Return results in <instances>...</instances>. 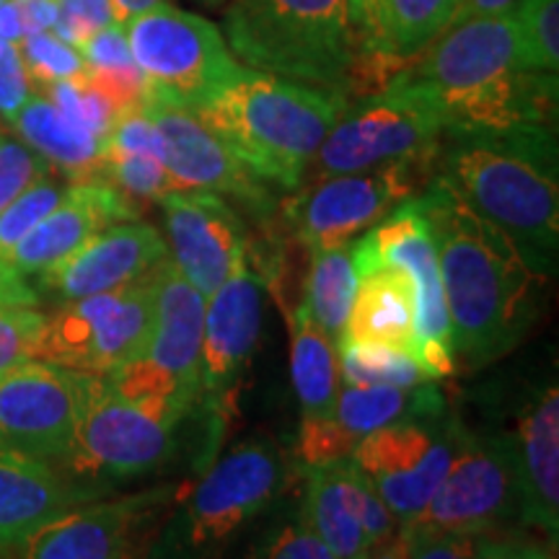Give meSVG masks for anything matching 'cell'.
I'll return each mask as SVG.
<instances>
[{
    "mask_svg": "<svg viewBox=\"0 0 559 559\" xmlns=\"http://www.w3.org/2000/svg\"><path fill=\"white\" fill-rule=\"evenodd\" d=\"M456 0H383L381 55L404 60L417 58L449 26Z\"/></svg>",
    "mask_w": 559,
    "mask_h": 559,
    "instance_id": "cell-32",
    "label": "cell"
},
{
    "mask_svg": "<svg viewBox=\"0 0 559 559\" xmlns=\"http://www.w3.org/2000/svg\"><path fill=\"white\" fill-rule=\"evenodd\" d=\"M342 485H345L349 506H353L355 519H358L362 531H366L370 547L376 549L379 544L389 542L396 534V528H400V523L394 521V515L383 506V500L379 498L373 485L362 477V472L349 459L342 461Z\"/></svg>",
    "mask_w": 559,
    "mask_h": 559,
    "instance_id": "cell-39",
    "label": "cell"
},
{
    "mask_svg": "<svg viewBox=\"0 0 559 559\" xmlns=\"http://www.w3.org/2000/svg\"><path fill=\"white\" fill-rule=\"evenodd\" d=\"M440 177L474 213L513 239L531 267L549 277L559 247L557 130L445 135Z\"/></svg>",
    "mask_w": 559,
    "mask_h": 559,
    "instance_id": "cell-3",
    "label": "cell"
},
{
    "mask_svg": "<svg viewBox=\"0 0 559 559\" xmlns=\"http://www.w3.org/2000/svg\"><path fill=\"white\" fill-rule=\"evenodd\" d=\"M177 428L124 402L104 376H96L66 464L94 477H140L171 459Z\"/></svg>",
    "mask_w": 559,
    "mask_h": 559,
    "instance_id": "cell-15",
    "label": "cell"
},
{
    "mask_svg": "<svg viewBox=\"0 0 559 559\" xmlns=\"http://www.w3.org/2000/svg\"><path fill=\"white\" fill-rule=\"evenodd\" d=\"M521 521V477L515 436H472L453 459L428 506L404 528L492 534Z\"/></svg>",
    "mask_w": 559,
    "mask_h": 559,
    "instance_id": "cell-12",
    "label": "cell"
},
{
    "mask_svg": "<svg viewBox=\"0 0 559 559\" xmlns=\"http://www.w3.org/2000/svg\"><path fill=\"white\" fill-rule=\"evenodd\" d=\"M169 3V0H111V5H115V16H117V24H128L130 19L140 16V13L156 9V5H164Z\"/></svg>",
    "mask_w": 559,
    "mask_h": 559,
    "instance_id": "cell-52",
    "label": "cell"
},
{
    "mask_svg": "<svg viewBox=\"0 0 559 559\" xmlns=\"http://www.w3.org/2000/svg\"><path fill=\"white\" fill-rule=\"evenodd\" d=\"M249 247V243H247ZM264 277L251 262L249 249L205 304L202 330V400L218 404L241 381L262 326Z\"/></svg>",
    "mask_w": 559,
    "mask_h": 559,
    "instance_id": "cell-17",
    "label": "cell"
},
{
    "mask_svg": "<svg viewBox=\"0 0 559 559\" xmlns=\"http://www.w3.org/2000/svg\"><path fill=\"white\" fill-rule=\"evenodd\" d=\"M207 298L166 260L153 275V326L145 355L158 362L190 402L202 400V330Z\"/></svg>",
    "mask_w": 559,
    "mask_h": 559,
    "instance_id": "cell-21",
    "label": "cell"
},
{
    "mask_svg": "<svg viewBox=\"0 0 559 559\" xmlns=\"http://www.w3.org/2000/svg\"><path fill=\"white\" fill-rule=\"evenodd\" d=\"M353 251L358 285L337 345H381L415 355L417 304L409 272L366 254L355 241Z\"/></svg>",
    "mask_w": 559,
    "mask_h": 559,
    "instance_id": "cell-22",
    "label": "cell"
},
{
    "mask_svg": "<svg viewBox=\"0 0 559 559\" xmlns=\"http://www.w3.org/2000/svg\"><path fill=\"white\" fill-rule=\"evenodd\" d=\"M436 160H394L368 171L313 179L285 202V221L309 251L349 243L428 187Z\"/></svg>",
    "mask_w": 559,
    "mask_h": 559,
    "instance_id": "cell-11",
    "label": "cell"
},
{
    "mask_svg": "<svg viewBox=\"0 0 559 559\" xmlns=\"http://www.w3.org/2000/svg\"><path fill=\"white\" fill-rule=\"evenodd\" d=\"M205 3H221V0H205Z\"/></svg>",
    "mask_w": 559,
    "mask_h": 559,
    "instance_id": "cell-53",
    "label": "cell"
},
{
    "mask_svg": "<svg viewBox=\"0 0 559 559\" xmlns=\"http://www.w3.org/2000/svg\"><path fill=\"white\" fill-rule=\"evenodd\" d=\"M349 21L358 34L362 52L381 55V3L383 0H347Z\"/></svg>",
    "mask_w": 559,
    "mask_h": 559,
    "instance_id": "cell-48",
    "label": "cell"
},
{
    "mask_svg": "<svg viewBox=\"0 0 559 559\" xmlns=\"http://www.w3.org/2000/svg\"><path fill=\"white\" fill-rule=\"evenodd\" d=\"M96 489L68 485L47 461L0 449V555L68 510L94 500Z\"/></svg>",
    "mask_w": 559,
    "mask_h": 559,
    "instance_id": "cell-25",
    "label": "cell"
},
{
    "mask_svg": "<svg viewBox=\"0 0 559 559\" xmlns=\"http://www.w3.org/2000/svg\"><path fill=\"white\" fill-rule=\"evenodd\" d=\"M135 218V202L111 181L104 177L81 179L62 192L58 205L13 247L3 262L26 277L39 275L81 249L104 228Z\"/></svg>",
    "mask_w": 559,
    "mask_h": 559,
    "instance_id": "cell-20",
    "label": "cell"
},
{
    "mask_svg": "<svg viewBox=\"0 0 559 559\" xmlns=\"http://www.w3.org/2000/svg\"><path fill=\"white\" fill-rule=\"evenodd\" d=\"M519 3L521 0H456V9H453L449 24L481 16H506V13H513Z\"/></svg>",
    "mask_w": 559,
    "mask_h": 559,
    "instance_id": "cell-50",
    "label": "cell"
},
{
    "mask_svg": "<svg viewBox=\"0 0 559 559\" xmlns=\"http://www.w3.org/2000/svg\"><path fill=\"white\" fill-rule=\"evenodd\" d=\"M519 26V60L526 70L557 73L559 0H521L513 11Z\"/></svg>",
    "mask_w": 559,
    "mask_h": 559,
    "instance_id": "cell-34",
    "label": "cell"
},
{
    "mask_svg": "<svg viewBox=\"0 0 559 559\" xmlns=\"http://www.w3.org/2000/svg\"><path fill=\"white\" fill-rule=\"evenodd\" d=\"M47 88V102L55 104V109L60 115H66L70 122H75L79 128L88 130L91 135H96L104 143V138L109 135L111 124L117 122V109L111 107V102L102 94L99 88L94 86L86 79V73L75 75V79L50 83Z\"/></svg>",
    "mask_w": 559,
    "mask_h": 559,
    "instance_id": "cell-36",
    "label": "cell"
},
{
    "mask_svg": "<svg viewBox=\"0 0 559 559\" xmlns=\"http://www.w3.org/2000/svg\"><path fill=\"white\" fill-rule=\"evenodd\" d=\"M166 492L91 502L58 515L11 551L13 559H128L140 510Z\"/></svg>",
    "mask_w": 559,
    "mask_h": 559,
    "instance_id": "cell-23",
    "label": "cell"
},
{
    "mask_svg": "<svg viewBox=\"0 0 559 559\" xmlns=\"http://www.w3.org/2000/svg\"><path fill=\"white\" fill-rule=\"evenodd\" d=\"M262 559H334V555L298 513L296 519L285 521L267 536Z\"/></svg>",
    "mask_w": 559,
    "mask_h": 559,
    "instance_id": "cell-43",
    "label": "cell"
},
{
    "mask_svg": "<svg viewBox=\"0 0 559 559\" xmlns=\"http://www.w3.org/2000/svg\"><path fill=\"white\" fill-rule=\"evenodd\" d=\"M407 551H409L407 528L400 526L389 542L379 544V547L370 551L368 559H407Z\"/></svg>",
    "mask_w": 559,
    "mask_h": 559,
    "instance_id": "cell-51",
    "label": "cell"
},
{
    "mask_svg": "<svg viewBox=\"0 0 559 559\" xmlns=\"http://www.w3.org/2000/svg\"><path fill=\"white\" fill-rule=\"evenodd\" d=\"M99 177H104L130 200H164L166 194L179 192L166 164L156 156L140 153L102 151Z\"/></svg>",
    "mask_w": 559,
    "mask_h": 559,
    "instance_id": "cell-35",
    "label": "cell"
},
{
    "mask_svg": "<svg viewBox=\"0 0 559 559\" xmlns=\"http://www.w3.org/2000/svg\"><path fill=\"white\" fill-rule=\"evenodd\" d=\"M153 275L99 296L68 300L45 319L34 360L107 376L145 355L153 326Z\"/></svg>",
    "mask_w": 559,
    "mask_h": 559,
    "instance_id": "cell-10",
    "label": "cell"
},
{
    "mask_svg": "<svg viewBox=\"0 0 559 559\" xmlns=\"http://www.w3.org/2000/svg\"><path fill=\"white\" fill-rule=\"evenodd\" d=\"M62 187L50 177L39 179L29 190L21 192L9 207L0 210V262L11 254L13 247L24 239L37 223L45 218L62 198Z\"/></svg>",
    "mask_w": 559,
    "mask_h": 559,
    "instance_id": "cell-38",
    "label": "cell"
},
{
    "mask_svg": "<svg viewBox=\"0 0 559 559\" xmlns=\"http://www.w3.org/2000/svg\"><path fill=\"white\" fill-rule=\"evenodd\" d=\"M337 366L345 386H402L436 381L412 353L381 345H337Z\"/></svg>",
    "mask_w": 559,
    "mask_h": 559,
    "instance_id": "cell-33",
    "label": "cell"
},
{
    "mask_svg": "<svg viewBox=\"0 0 559 559\" xmlns=\"http://www.w3.org/2000/svg\"><path fill=\"white\" fill-rule=\"evenodd\" d=\"M140 109L156 124L164 143V164L179 192H215L221 198L239 200L254 215L272 213L275 207L272 194L254 174L243 169L241 160L192 107L148 94Z\"/></svg>",
    "mask_w": 559,
    "mask_h": 559,
    "instance_id": "cell-16",
    "label": "cell"
},
{
    "mask_svg": "<svg viewBox=\"0 0 559 559\" xmlns=\"http://www.w3.org/2000/svg\"><path fill=\"white\" fill-rule=\"evenodd\" d=\"M443 135V120L428 88L412 66L402 68L386 86L342 109L311 160V181L394 160H436Z\"/></svg>",
    "mask_w": 559,
    "mask_h": 559,
    "instance_id": "cell-7",
    "label": "cell"
},
{
    "mask_svg": "<svg viewBox=\"0 0 559 559\" xmlns=\"http://www.w3.org/2000/svg\"><path fill=\"white\" fill-rule=\"evenodd\" d=\"M21 60H24L26 73L39 86H50V83L75 79V75L86 73V62L73 45L55 37L52 32L29 34L21 39Z\"/></svg>",
    "mask_w": 559,
    "mask_h": 559,
    "instance_id": "cell-37",
    "label": "cell"
},
{
    "mask_svg": "<svg viewBox=\"0 0 559 559\" xmlns=\"http://www.w3.org/2000/svg\"><path fill=\"white\" fill-rule=\"evenodd\" d=\"M355 243L376 260L394 262L409 272L417 304L415 358L436 381L451 376L456 370V360L451 347L449 306H445L430 223L417 207L415 198L391 210L386 218L376 223Z\"/></svg>",
    "mask_w": 559,
    "mask_h": 559,
    "instance_id": "cell-14",
    "label": "cell"
},
{
    "mask_svg": "<svg viewBox=\"0 0 559 559\" xmlns=\"http://www.w3.org/2000/svg\"><path fill=\"white\" fill-rule=\"evenodd\" d=\"M407 559H479V536L451 531L407 528Z\"/></svg>",
    "mask_w": 559,
    "mask_h": 559,
    "instance_id": "cell-45",
    "label": "cell"
},
{
    "mask_svg": "<svg viewBox=\"0 0 559 559\" xmlns=\"http://www.w3.org/2000/svg\"><path fill=\"white\" fill-rule=\"evenodd\" d=\"M148 94L198 109L241 66L213 21L164 3L124 24Z\"/></svg>",
    "mask_w": 559,
    "mask_h": 559,
    "instance_id": "cell-8",
    "label": "cell"
},
{
    "mask_svg": "<svg viewBox=\"0 0 559 559\" xmlns=\"http://www.w3.org/2000/svg\"><path fill=\"white\" fill-rule=\"evenodd\" d=\"M11 128L34 153L73 181L99 177L102 140L70 122L45 96H32Z\"/></svg>",
    "mask_w": 559,
    "mask_h": 559,
    "instance_id": "cell-27",
    "label": "cell"
},
{
    "mask_svg": "<svg viewBox=\"0 0 559 559\" xmlns=\"http://www.w3.org/2000/svg\"><path fill=\"white\" fill-rule=\"evenodd\" d=\"M353 449L355 443L342 432L340 425L334 423V417L300 419L296 459L306 472L349 459Z\"/></svg>",
    "mask_w": 559,
    "mask_h": 559,
    "instance_id": "cell-40",
    "label": "cell"
},
{
    "mask_svg": "<svg viewBox=\"0 0 559 559\" xmlns=\"http://www.w3.org/2000/svg\"><path fill=\"white\" fill-rule=\"evenodd\" d=\"M58 24L52 34L73 45L75 50L96 32L117 24L111 0H58Z\"/></svg>",
    "mask_w": 559,
    "mask_h": 559,
    "instance_id": "cell-42",
    "label": "cell"
},
{
    "mask_svg": "<svg viewBox=\"0 0 559 559\" xmlns=\"http://www.w3.org/2000/svg\"><path fill=\"white\" fill-rule=\"evenodd\" d=\"M521 523L551 544L559 534V394L557 383L536 391L521 412L519 432Z\"/></svg>",
    "mask_w": 559,
    "mask_h": 559,
    "instance_id": "cell-24",
    "label": "cell"
},
{
    "mask_svg": "<svg viewBox=\"0 0 559 559\" xmlns=\"http://www.w3.org/2000/svg\"><path fill=\"white\" fill-rule=\"evenodd\" d=\"M449 409L445 394L436 381L419 386H345L334 404V423L358 445L368 432L407 417L438 415Z\"/></svg>",
    "mask_w": 559,
    "mask_h": 559,
    "instance_id": "cell-28",
    "label": "cell"
},
{
    "mask_svg": "<svg viewBox=\"0 0 559 559\" xmlns=\"http://www.w3.org/2000/svg\"><path fill=\"white\" fill-rule=\"evenodd\" d=\"M19 9L24 37L39 32H52L58 24V0H13Z\"/></svg>",
    "mask_w": 559,
    "mask_h": 559,
    "instance_id": "cell-49",
    "label": "cell"
},
{
    "mask_svg": "<svg viewBox=\"0 0 559 559\" xmlns=\"http://www.w3.org/2000/svg\"><path fill=\"white\" fill-rule=\"evenodd\" d=\"M358 272H355L353 241L332 249L311 251V267L304 283V300L309 317L337 345L345 332L349 306H353Z\"/></svg>",
    "mask_w": 559,
    "mask_h": 559,
    "instance_id": "cell-30",
    "label": "cell"
},
{
    "mask_svg": "<svg viewBox=\"0 0 559 559\" xmlns=\"http://www.w3.org/2000/svg\"><path fill=\"white\" fill-rule=\"evenodd\" d=\"M345 107L337 91L241 68L194 111L249 174L298 190Z\"/></svg>",
    "mask_w": 559,
    "mask_h": 559,
    "instance_id": "cell-4",
    "label": "cell"
},
{
    "mask_svg": "<svg viewBox=\"0 0 559 559\" xmlns=\"http://www.w3.org/2000/svg\"><path fill=\"white\" fill-rule=\"evenodd\" d=\"M226 37L251 70L342 96L362 55L347 0H228Z\"/></svg>",
    "mask_w": 559,
    "mask_h": 559,
    "instance_id": "cell-5",
    "label": "cell"
},
{
    "mask_svg": "<svg viewBox=\"0 0 559 559\" xmlns=\"http://www.w3.org/2000/svg\"><path fill=\"white\" fill-rule=\"evenodd\" d=\"M342 461L306 472L309 481H306L300 515L326 544L334 559H368L373 547L347 500L345 485H342Z\"/></svg>",
    "mask_w": 559,
    "mask_h": 559,
    "instance_id": "cell-29",
    "label": "cell"
},
{
    "mask_svg": "<svg viewBox=\"0 0 559 559\" xmlns=\"http://www.w3.org/2000/svg\"><path fill=\"white\" fill-rule=\"evenodd\" d=\"M479 559H557L555 547L521 534H479Z\"/></svg>",
    "mask_w": 559,
    "mask_h": 559,
    "instance_id": "cell-47",
    "label": "cell"
},
{
    "mask_svg": "<svg viewBox=\"0 0 559 559\" xmlns=\"http://www.w3.org/2000/svg\"><path fill=\"white\" fill-rule=\"evenodd\" d=\"M466 432L449 409L407 417L360 438L349 461L373 485L394 521L409 526L445 479Z\"/></svg>",
    "mask_w": 559,
    "mask_h": 559,
    "instance_id": "cell-9",
    "label": "cell"
},
{
    "mask_svg": "<svg viewBox=\"0 0 559 559\" xmlns=\"http://www.w3.org/2000/svg\"><path fill=\"white\" fill-rule=\"evenodd\" d=\"M32 99V79L16 45H0V120L11 124L26 102Z\"/></svg>",
    "mask_w": 559,
    "mask_h": 559,
    "instance_id": "cell-46",
    "label": "cell"
},
{
    "mask_svg": "<svg viewBox=\"0 0 559 559\" xmlns=\"http://www.w3.org/2000/svg\"><path fill=\"white\" fill-rule=\"evenodd\" d=\"M415 202L436 241L453 360L466 368L495 362L519 347L534 326L547 277L531 267L508 234L474 213L440 174Z\"/></svg>",
    "mask_w": 559,
    "mask_h": 559,
    "instance_id": "cell-1",
    "label": "cell"
},
{
    "mask_svg": "<svg viewBox=\"0 0 559 559\" xmlns=\"http://www.w3.org/2000/svg\"><path fill=\"white\" fill-rule=\"evenodd\" d=\"M50 169L52 166L29 145L0 135V210L9 207L39 179L50 177Z\"/></svg>",
    "mask_w": 559,
    "mask_h": 559,
    "instance_id": "cell-41",
    "label": "cell"
},
{
    "mask_svg": "<svg viewBox=\"0 0 559 559\" xmlns=\"http://www.w3.org/2000/svg\"><path fill=\"white\" fill-rule=\"evenodd\" d=\"M160 205L174 249L171 262L210 298L247 254L249 236L239 213L221 194L200 190L171 192Z\"/></svg>",
    "mask_w": 559,
    "mask_h": 559,
    "instance_id": "cell-18",
    "label": "cell"
},
{
    "mask_svg": "<svg viewBox=\"0 0 559 559\" xmlns=\"http://www.w3.org/2000/svg\"><path fill=\"white\" fill-rule=\"evenodd\" d=\"M412 66L428 88L445 135H502L555 128L557 73L519 60L513 13L449 24Z\"/></svg>",
    "mask_w": 559,
    "mask_h": 559,
    "instance_id": "cell-2",
    "label": "cell"
},
{
    "mask_svg": "<svg viewBox=\"0 0 559 559\" xmlns=\"http://www.w3.org/2000/svg\"><path fill=\"white\" fill-rule=\"evenodd\" d=\"M288 461L270 440H247L202 474L151 559H215L283 492Z\"/></svg>",
    "mask_w": 559,
    "mask_h": 559,
    "instance_id": "cell-6",
    "label": "cell"
},
{
    "mask_svg": "<svg viewBox=\"0 0 559 559\" xmlns=\"http://www.w3.org/2000/svg\"><path fill=\"white\" fill-rule=\"evenodd\" d=\"M86 70H99V73H124V70H138L132 60L128 34L122 24H111L107 29L96 32L79 47Z\"/></svg>",
    "mask_w": 559,
    "mask_h": 559,
    "instance_id": "cell-44",
    "label": "cell"
},
{
    "mask_svg": "<svg viewBox=\"0 0 559 559\" xmlns=\"http://www.w3.org/2000/svg\"><path fill=\"white\" fill-rule=\"evenodd\" d=\"M290 326V379L300 407V419L334 415L340 396L337 345L313 324L304 304L288 309Z\"/></svg>",
    "mask_w": 559,
    "mask_h": 559,
    "instance_id": "cell-26",
    "label": "cell"
},
{
    "mask_svg": "<svg viewBox=\"0 0 559 559\" xmlns=\"http://www.w3.org/2000/svg\"><path fill=\"white\" fill-rule=\"evenodd\" d=\"M45 319L26 275L0 262V379L21 362L34 360Z\"/></svg>",
    "mask_w": 559,
    "mask_h": 559,
    "instance_id": "cell-31",
    "label": "cell"
},
{
    "mask_svg": "<svg viewBox=\"0 0 559 559\" xmlns=\"http://www.w3.org/2000/svg\"><path fill=\"white\" fill-rule=\"evenodd\" d=\"M166 254L164 236L148 223H115L62 262L39 272V283L68 304L138 283L169 260Z\"/></svg>",
    "mask_w": 559,
    "mask_h": 559,
    "instance_id": "cell-19",
    "label": "cell"
},
{
    "mask_svg": "<svg viewBox=\"0 0 559 559\" xmlns=\"http://www.w3.org/2000/svg\"><path fill=\"white\" fill-rule=\"evenodd\" d=\"M96 376L26 360L0 379V449L66 461Z\"/></svg>",
    "mask_w": 559,
    "mask_h": 559,
    "instance_id": "cell-13",
    "label": "cell"
}]
</instances>
